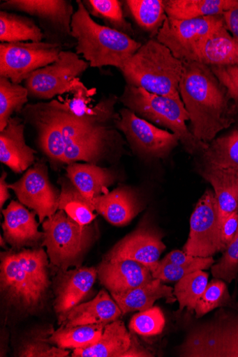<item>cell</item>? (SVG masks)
I'll list each match as a JSON object with an SVG mask.
<instances>
[{
  "label": "cell",
  "mask_w": 238,
  "mask_h": 357,
  "mask_svg": "<svg viewBox=\"0 0 238 357\" xmlns=\"http://www.w3.org/2000/svg\"><path fill=\"white\" fill-rule=\"evenodd\" d=\"M179 93L189 114L191 132L200 142L209 144L235 122L236 107L207 65L184 63Z\"/></svg>",
  "instance_id": "cell-1"
},
{
  "label": "cell",
  "mask_w": 238,
  "mask_h": 357,
  "mask_svg": "<svg viewBox=\"0 0 238 357\" xmlns=\"http://www.w3.org/2000/svg\"><path fill=\"white\" fill-rule=\"evenodd\" d=\"M119 98L111 95L98 103L96 112L77 117L57 107L52 101L48 104L58 119L66 145L64 165L79 161L96 165L113 156L122 147V139L111 126L119 118L115 105Z\"/></svg>",
  "instance_id": "cell-2"
},
{
  "label": "cell",
  "mask_w": 238,
  "mask_h": 357,
  "mask_svg": "<svg viewBox=\"0 0 238 357\" xmlns=\"http://www.w3.org/2000/svg\"><path fill=\"white\" fill-rule=\"evenodd\" d=\"M77 4L71 23V36L77 41L76 53L82 54L91 68L112 66L121 70L142 44L123 32L98 24L81 0Z\"/></svg>",
  "instance_id": "cell-3"
},
{
  "label": "cell",
  "mask_w": 238,
  "mask_h": 357,
  "mask_svg": "<svg viewBox=\"0 0 238 357\" xmlns=\"http://www.w3.org/2000/svg\"><path fill=\"white\" fill-rule=\"evenodd\" d=\"M184 62L156 39H150L121 70L126 84L151 93L181 99L179 84Z\"/></svg>",
  "instance_id": "cell-4"
},
{
  "label": "cell",
  "mask_w": 238,
  "mask_h": 357,
  "mask_svg": "<svg viewBox=\"0 0 238 357\" xmlns=\"http://www.w3.org/2000/svg\"><path fill=\"white\" fill-rule=\"evenodd\" d=\"M120 101L125 108L142 119L169 129L176 135L190 154H200L208 144L198 140L186 125L190 121L181 99L151 93L142 88L126 84Z\"/></svg>",
  "instance_id": "cell-5"
},
{
  "label": "cell",
  "mask_w": 238,
  "mask_h": 357,
  "mask_svg": "<svg viewBox=\"0 0 238 357\" xmlns=\"http://www.w3.org/2000/svg\"><path fill=\"white\" fill-rule=\"evenodd\" d=\"M43 229L42 246L47 248L52 265L60 271L80 267L98 237L96 224L82 225L62 210L47 218Z\"/></svg>",
  "instance_id": "cell-6"
},
{
  "label": "cell",
  "mask_w": 238,
  "mask_h": 357,
  "mask_svg": "<svg viewBox=\"0 0 238 357\" xmlns=\"http://www.w3.org/2000/svg\"><path fill=\"white\" fill-rule=\"evenodd\" d=\"M178 353L182 357H238V309L222 308L192 328Z\"/></svg>",
  "instance_id": "cell-7"
},
{
  "label": "cell",
  "mask_w": 238,
  "mask_h": 357,
  "mask_svg": "<svg viewBox=\"0 0 238 357\" xmlns=\"http://www.w3.org/2000/svg\"><path fill=\"white\" fill-rule=\"evenodd\" d=\"M115 127L124 135L131 150L147 160L166 158L180 143L174 133L158 128L125 107L120 110Z\"/></svg>",
  "instance_id": "cell-8"
},
{
  "label": "cell",
  "mask_w": 238,
  "mask_h": 357,
  "mask_svg": "<svg viewBox=\"0 0 238 357\" xmlns=\"http://www.w3.org/2000/svg\"><path fill=\"white\" fill-rule=\"evenodd\" d=\"M89 67L77 53L61 51L54 62L33 72L24 82V87L31 98L53 100L57 96L69 93L75 79Z\"/></svg>",
  "instance_id": "cell-9"
},
{
  "label": "cell",
  "mask_w": 238,
  "mask_h": 357,
  "mask_svg": "<svg viewBox=\"0 0 238 357\" xmlns=\"http://www.w3.org/2000/svg\"><path fill=\"white\" fill-rule=\"evenodd\" d=\"M224 26L223 15L185 20L166 17L156 39L178 59L193 62L200 44Z\"/></svg>",
  "instance_id": "cell-10"
},
{
  "label": "cell",
  "mask_w": 238,
  "mask_h": 357,
  "mask_svg": "<svg viewBox=\"0 0 238 357\" xmlns=\"http://www.w3.org/2000/svg\"><path fill=\"white\" fill-rule=\"evenodd\" d=\"M61 45L55 43H0V77L20 84L33 73L54 62Z\"/></svg>",
  "instance_id": "cell-11"
},
{
  "label": "cell",
  "mask_w": 238,
  "mask_h": 357,
  "mask_svg": "<svg viewBox=\"0 0 238 357\" xmlns=\"http://www.w3.org/2000/svg\"><path fill=\"white\" fill-rule=\"evenodd\" d=\"M183 251L201 257H213L221 252L218 206L212 190H207L195 206Z\"/></svg>",
  "instance_id": "cell-12"
},
{
  "label": "cell",
  "mask_w": 238,
  "mask_h": 357,
  "mask_svg": "<svg viewBox=\"0 0 238 357\" xmlns=\"http://www.w3.org/2000/svg\"><path fill=\"white\" fill-rule=\"evenodd\" d=\"M9 188L22 205L37 213L40 223L59 210L60 192L50 182L48 168L43 160L29 169L19 181L9 184Z\"/></svg>",
  "instance_id": "cell-13"
},
{
  "label": "cell",
  "mask_w": 238,
  "mask_h": 357,
  "mask_svg": "<svg viewBox=\"0 0 238 357\" xmlns=\"http://www.w3.org/2000/svg\"><path fill=\"white\" fill-rule=\"evenodd\" d=\"M0 284L6 301L18 310L32 312L43 304L46 296L19 261L16 252L1 253Z\"/></svg>",
  "instance_id": "cell-14"
},
{
  "label": "cell",
  "mask_w": 238,
  "mask_h": 357,
  "mask_svg": "<svg viewBox=\"0 0 238 357\" xmlns=\"http://www.w3.org/2000/svg\"><path fill=\"white\" fill-rule=\"evenodd\" d=\"M165 249L162 234L154 227L142 225L119 241L104 259H131L145 265L152 272Z\"/></svg>",
  "instance_id": "cell-15"
},
{
  "label": "cell",
  "mask_w": 238,
  "mask_h": 357,
  "mask_svg": "<svg viewBox=\"0 0 238 357\" xmlns=\"http://www.w3.org/2000/svg\"><path fill=\"white\" fill-rule=\"evenodd\" d=\"M21 113L36 128L38 146L52 165H64L66 145L62 129L50 105H27Z\"/></svg>",
  "instance_id": "cell-16"
},
{
  "label": "cell",
  "mask_w": 238,
  "mask_h": 357,
  "mask_svg": "<svg viewBox=\"0 0 238 357\" xmlns=\"http://www.w3.org/2000/svg\"><path fill=\"white\" fill-rule=\"evenodd\" d=\"M55 285L54 309L61 324L66 314L89 294L98 278L95 268L77 267L61 271Z\"/></svg>",
  "instance_id": "cell-17"
},
{
  "label": "cell",
  "mask_w": 238,
  "mask_h": 357,
  "mask_svg": "<svg viewBox=\"0 0 238 357\" xmlns=\"http://www.w3.org/2000/svg\"><path fill=\"white\" fill-rule=\"evenodd\" d=\"M98 278L112 296H120L152 280L150 270L145 265L131 259L103 261L96 268Z\"/></svg>",
  "instance_id": "cell-18"
},
{
  "label": "cell",
  "mask_w": 238,
  "mask_h": 357,
  "mask_svg": "<svg viewBox=\"0 0 238 357\" xmlns=\"http://www.w3.org/2000/svg\"><path fill=\"white\" fill-rule=\"evenodd\" d=\"M3 213V237L13 248H36L43 243L44 233L38 230L36 212L29 211L20 202L13 201Z\"/></svg>",
  "instance_id": "cell-19"
},
{
  "label": "cell",
  "mask_w": 238,
  "mask_h": 357,
  "mask_svg": "<svg viewBox=\"0 0 238 357\" xmlns=\"http://www.w3.org/2000/svg\"><path fill=\"white\" fill-rule=\"evenodd\" d=\"M2 10H15L36 17L71 36L72 19L75 12L67 0H7L0 5ZM72 37V36H71Z\"/></svg>",
  "instance_id": "cell-20"
},
{
  "label": "cell",
  "mask_w": 238,
  "mask_h": 357,
  "mask_svg": "<svg viewBox=\"0 0 238 357\" xmlns=\"http://www.w3.org/2000/svg\"><path fill=\"white\" fill-rule=\"evenodd\" d=\"M36 154L37 151L26 144L22 120L12 117L0 132V161L13 172L22 174L35 164Z\"/></svg>",
  "instance_id": "cell-21"
},
{
  "label": "cell",
  "mask_w": 238,
  "mask_h": 357,
  "mask_svg": "<svg viewBox=\"0 0 238 357\" xmlns=\"http://www.w3.org/2000/svg\"><path fill=\"white\" fill-rule=\"evenodd\" d=\"M95 211L116 226L128 225L142 210L137 192L128 187H119L92 201Z\"/></svg>",
  "instance_id": "cell-22"
},
{
  "label": "cell",
  "mask_w": 238,
  "mask_h": 357,
  "mask_svg": "<svg viewBox=\"0 0 238 357\" xmlns=\"http://www.w3.org/2000/svg\"><path fill=\"white\" fill-rule=\"evenodd\" d=\"M66 178L77 188L89 202L110 192L109 188L117 180L111 169L92 164L73 163L66 168Z\"/></svg>",
  "instance_id": "cell-23"
},
{
  "label": "cell",
  "mask_w": 238,
  "mask_h": 357,
  "mask_svg": "<svg viewBox=\"0 0 238 357\" xmlns=\"http://www.w3.org/2000/svg\"><path fill=\"white\" fill-rule=\"evenodd\" d=\"M123 315L121 309L105 290H101L92 301L78 305L68 313L61 324L62 327L82 324H103L107 326Z\"/></svg>",
  "instance_id": "cell-24"
},
{
  "label": "cell",
  "mask_w": 238,
  "mask_h": 357,
  "mask_svg": "<svg viewBox=\"0 0 238 357\" xmlns=\"http://www.w3.org/2000/svg\"><path fill=\"white\" fill-rule=\"evenodd\" d=\"M195 61L209 68L235 66L238 65V41L224 26L200 44Z\"/></svg>",
  "instance_id": "cell-25"
},
{
  "label": "cell",
  "mask_w": 238,
  "mask_h": 357,
  "mask_svg": "<svg viewBox=\"0 0 238 357\" xmlns=\"http://www.w3.org/2000/svg\"><path fill=\"white\" fill-rule=\"evenodd\" d=\"M200 174L214 188L221 230L225 219L238 209V172L201 166Z\"/></svg>",
  "instance_id": "cell-26"
},
{
  "label": "cell",
  "mask_w": 238,
  "mask_h": 357,
  "mask_svg": "<svg viewBox=\"0 0 238 357\" xmlns=\"http://www.w3.org/2000/svg\"><path fill=\"white\" fill-rule=\"evenodd\" d=\"M131 344V333L119 319L107 324L97 342L74 349L73 357H124Z\"/></svg>",
  "instance_id": "cell-27"
},
{
  "label": "cell",
  "mask_w": 238,
  "mask_h": 357,
  "mask_svg": "<svg viewBox=\"0 0 238 357\" xmlns=\"http://www.w3.org/2000/svg\"><path fill=\"white\" fill-rule=\"evenodd\" d=\"M112 297L121 309L122 314L134 311L147 310L154 307L156 301L163 298H165L168 303L177 301L174 288L164 284L158 279H154L126 294Z\"/></svg>",
  "instance_id": "cell-28"
},
{
  "label": "cell",
  "mask_w": 238,
  "mask_h": 357,
  "mask_svg": "<svg viewBox=\"0 0 238 357\" xmlns=\"http://www.w3.org/2000/svg\"><path fill=\"white\" fill-rule=\"evenodd\" d=\"M238 4V0H163L169 19L185 20L222 15Z\"/></svg>",
  "instance_id": "cell-29"
},
{
  "label": "cell",
  "mask_w": 238,
  "mask_h": 357,
  "mask_svg": "<svg viewBox=\"0 0 238 357\" xmlns=\"http://www.w3.org/2000/svg\"><path fill=\"white\" fill-rule=\"evenodd\" d=\"M200 155L201 166L238 172V124L214 139Z\"/></svg>",
  "instance_id": "cell-30"
},
{
  "label": "cell",
  "mask_w": 238,
  "mask_h": 357,
  "mask_svg": "<svg viewBox=\"0 0 238 357\" xmlns=\"http://www.w3.org/2000/svg\"><path fill=\"white\" fill-rule=\"evenodd\" d=\"M44 34L32 19L7 11L0 12V42H42Z\"/></svg>",
  "instance_id": "cell-31"
},
{
  "label": "cell",
  "mask_w": 238,
  "mask_h": 357,
  "mask_svg": "<svg viewBox=\"0 0 238 357\" xmlns=\"http://www.w3.org/2000/svg\"><path fill=\"white\" fill-rule=\"evenodd\" d=\"M59 183L61 185L59 210L64 211L82 225L91 224L96 218L92 203L83 196L69 178H60Z\"/></svg>",
  "instance_id": "cell-32"
},
{
  "label": "cell",
  "mask_w": 238,
  "mask_h": 357,
  "mask_svg": "<svg viewBox=\"0 0 238 357\" xmlns=\"http://www.w3.org/2000/svg\"><path fill=\"white\" fill-rule=\"evenodd\" d=\"M135 23L156 38L167 17L163 0H126L124 2Z\"/></svg>",
  "instance_id": "cell-33"
},
{
  "label": "cell",
  "mask_w": 238,
  "mask_h": 357,
  "mask_svg": "<svg viewBox=\"0 0 238 357\" xmlns=\"http://www.w3.org/2000/svg\"><path fill=\"white\" fill-rule=\"evenodd\" d=\"M103 324L62 327L53 332L49 342L62 349L87 348L97 342L106 327Z\"/></svg>",
  "instance_id": "cell-34"
},
{
  "label": "cell",
  "mask_w": 238,
  "mask_h": 357,
  "mask_svg": "<svg viewBox=\"0 0 238 357\" xmlns=\"http://www.w3.org/2000/svg\"><path fill=\"white\" fill-rule=\"evenodd\" d=\"M86 9L95 17L103 20L107 26L133 38L134 31L124 17L122 3L118 0H85Z\"/></svg>",
  "instance_id": "cell-35"
},
{
  "label": "cell",
  "mask_w": 238,
  "mask_h": 357,
  "mask_svg": "<svg viewBox=\"0 0 238 357\" xmlns=\"http://www.w3.org/2000/svg\"><path fill=\"white\" fill-rule=\"evenodd\" d=\"M28 96L24 86L0 77V132L7 126L13 113L22 112L28 102Z\"/></svg>",
  "instance_id": "cell-36"
},
{
  "label": "cell",
  "mask_w": 238,
  "mask_h": 357,
  "mask_svg": "<svg viewBox=\"0 0 238 357\" xmlns=\"http://www.w3.org/2000/svg\"><path fill=\"white\" fill-rule=\"evenodd\" d=\"M209 282V274L203 271L190 273L178 281L174 295L179 302V311L187 308L188 312H195L196 304Z\"/></svg>",
  "instance_id": "cell-37"
},
{
  "label": "cell",
  "mask_w": 238,
  "mask_h": 357,
  "mask_svg": "<svg viewBox=\"0 0 238 357\" xmlns=\"http://www.w3.org/2000/svg\"><path fill=\"white\" fill-rule=\"evenodd\" d=\"M16 255L24 269L46 296L50 284L47 253L43 248H36L16 252Z\"/></svg>",
  "instance_id": "cell-38"
},
{
  "label": "cell",
  "mask_w": 238,
  "mask_h": 357,
  "mask_svg": "<svg viewBox=\"0 0 238 357\" xmlns=\"http://www.w3.org/2000/svg\"><path fill=\"white\" fill-rule=\"evenodd\" d=\"M235 305L229 294L226 282L215 278L209 282L198 300L195 308L196 318H200L217 308L233 307Z\"/></svg>",
  "instance_id": "cell-39"
},
{
  "label": "cell",
  "mask_w": 238,
  "mask_h": 357,
  "mask_svg": "<svg viewBox=\"0 0 238 357\" xmlns=\"http://www.w3.org/2000/svg\"><path fill=\"white\" fill-rule=\"evenodd\" d=\"M53 331L39 332L26 340L18 349L17 356L22 357H66L70 351L66 349L52 346L49 342L48 335Z\"/></svg>",
  "instance_id": "cell-40"
},
{
  "label": "cell",
  "mask_w": 238,
  "mask_h": 357,
  "mask_svg": "<svg viewBox=\"0 0 238 357\" xmlns=\"http://www.w3.org/2000/svg\"><path fill=\"white\" fill-rule=\"evenodd\" d=\"M165 324L162 310L158 307H153L134 315L130 321L129 328L140 335L156 336L163 332Z\"/></svg>",
  "instance_id": "cell-41"
},
{
  "label": "cell",
  "mask_w": 238,
  "mask_h": 357,
  "mask_svg": "<svg viewBox=\"0 0 238 357\" xmlns=\"http://www.w3.org/2000/svg\"><path fill=\"white\" fill-rule=\"evenodd\" d=\"M215 278L230 283L238 276V232L224 251L220 261L211 268Z\"/></svg>",
  "instance_id": "cell-42"
},
{
  "label": "cell",
  "mask_w": 238,
  "mask_h": 357,
  "mask_svg": "<svg viewBox=\"0 0 238 357\" xmlns=\"http://www.w3.org/2000/svg\"><path fill=\"white\" fill-rule=\"evenodd\" d=\"M210 68L221 84L226 89L230 99L238 103V65Z\"/></svg>",
  "instance_id": "cell-43"
},
{
  "label": "cell",
  "mask_w": 238,
  "mask_h": 357,
  "mask_svg": "<svg viewBox=\"0 0 238 357\" xmlns=\"http://www.w3.org/2000/svg\"><path fill=\"white\" fill-rule=\"evenodd\" d=\"M238 232V209L231 213L221 228V252L227 249Z\"/></svg>",
  "instance_id": "cell-44"
},
{
  "label": "cell",
  "mask_w": 238,
  "mask_h": 357,
  "mask_svg": "<svg viewBox=\"0 0 238 357\" xmlns=\"http://www.w3.org/2000/svg\"><path fill=\"white\" fill-rule=\"evenodd\" d=\"M226 29L238 41V4L223 14Z\"/></svg>",
  "instance_id": "cell-45"
},
{
  "label": "cell",
  "mask_w": 238,
  "mask_h": 357,
  "mask_svg": "<svg viewBox=\"0 0 238 357\" xmlns=\"http://www.w3.org/2000/svg\"><path fill=\"white\" fill-rule=\"evenodd\" d=\"M153 354L144 348L131 332V344L124 357H151Z\"/></svg>",
  "instance_id": "cell-46"
},
{
  "label": "cell",
  "mask_w": 238,
  "mask_h": 357,
  "mask_svg": "<svg viewBox=\"0 0 238 357\" xmlns=\"http://www.w3.org/2000/svg\"><path fill=\"white\" fill-rule=\"evenodd\" d=\"M7 173L3 172L0 178V208H3L4 204L10 198L9 184L6 182Z\"/></svg>",
  "instance_id": "cell-47"
},
{
  "label": "cell",
  "mask_w": 238,
  "mask_h": 357,
  "mask_svg": "<svg viewBox=\"0 0 238 357\" xmlns=\"http://www.w3.org/2000/svg\"><path fill=\"white\" fill-rule=\"evenodd\" d=\"M6 242L3 236L0 237V245H1V247L6 248Z\"/></svg>",
  "instance_id": "cell-48"
}]
</instances>
